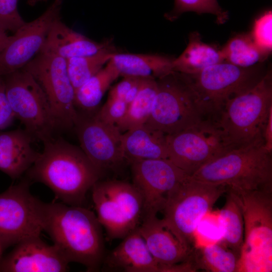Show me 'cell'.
Here are the masks:
<instances>
[{
    "label": "cell",
    "instance_id": "obj_1",
    "mask_svg": "<svg viewBox=\"0 0 272 272\" xmlns=\"http://www.w3.org/2000/svg\"><path fill=\"white\" fill-rule=\"evenodd\" d=\"M43 143L42 151L26 172L28 178L48 186L62 203L82 206L102 174L80 147L60 138Z\"/></svg>",
    "mask_w": 272,
    "mask_h": 272
},
{
    "label": "cell",
    "instance_id": "obj_2",
    "mask_svg": "<svg viewBox=\"0 0 272 272\" xmlns=\"http://www.w3.org/2000/svg\"><path fill=\"white\" fill-rule=\"evenodd\" d=\"M43 231L70 263L88 271L100 269L105 256L102 227L96 214L81 206L45 203Z\"/></svg>",
    "mask_w": 272,
    "mask_h": 272
},
{
    "label": "cell",
    "instance_id": "obj_3",
    "mask_svg": "<svg viewBox=\"0 0 272 272\" xmlns=\"http://www.w3.org/2000/svg\"><path fill=\"white\" fill-rule=\"evenodd\" d=\"M272 111V75L267 71L253 87L229 100L213 123L228 151L264 142Z\"/></svg>",
    "mask_w": 272,
    "mask_h": 272
},
{
    "label": "cell",
    "instance_id": "obj_4",
    "mask_svg": "<svg viewBox=\"0 0 272 272\" xmlns=\"http://www.w3.org/2000/svg\"><path fill=\"white\" fill-rule=\"evenodd\" d=\"M192 178L223 184L235 193L272 192V153L261 142L228 151L206 164Z\"/></svg>",
    "mask_w": 272,
    "mask_h": 272
},
{
    "label": "cell",
    "instance_id": "obj_5",
    "mask_svg": "<svg viewBox=\"0 0 272 272\" xmlns=\"http://www.w3.org/2000/svg\"><path fill=\"white\" fill-rule=\"evenodd\" d=\"M232 192L240 205L244 221L237 271L271 272L272 192Z\"/></svg>",
    "mask_w": 272,
    "mask_h": 272
},
{
    "label": "cell",
    "instance_id": "obj_6",
    "mask_svg": "<svg viewBox=\"0 0 272 272\" xmlns=\"http://www.w3.org/2000/svg\"><path fill=\"white\" fill-rule=\"evenodd\" d=\"M258 66L242 67L224 61L199 73L185 74L206 120L213 123L229 100L262 78L266 72Z\"/></svg>",
    "mask_w": 272,
    "mask_h": 272
},
{
    "label": "cell",
    "instance_id": "obj_7",
    "mask_svg": "<svg viewBox=\"0 0 272 272\" xmlns=\"http://www.w3.org/2000/svg\"><path fill=\"white\" fill-rule=\"evenodd\" d=\"M228 189L223 184L199 181L188 176L169 193L163 218L183 243L193 249L199 223Z\"/></svg>",
    "mask_w": 272,
    "mask_h": 272
},
{
    "label": "cell",
    "instance_id": "obj_8",
    "mask_svg": "<svg viewBox=\"0 0 272 272\" xmlns=\"http://www.w3.org/2000/svg\"><path fill=\"white\" fill-rule=\"evenodd\" d=\"M91 190L96 215L107 240L123 239L138 228L143 219V200L132 183L100 179Z\"/></svg>",
    "mask_w": 272,
    "mask_h": 272
},
{
    "label": "cell",
    "instance_id": "obj_9",
    "mask_svg": "<svg viewBox=\"0 0 272 272\" xmlns=\"http://www.w3.org/2000/svg\"><path fill=\"white\" fill-rule=\"evenodd\" d=\"M157 83V92L146 126L168 135L206 120L185 74L172 71Z\"/></svg>",
    "mask_w": 272,
    "mask_h": 272
},
{
    "label": "cell",
    "instance_id": "obj_10",
    "mask_svg": "<svg viewBox=\"0 0 272 272\" xmlns=\"http://www.w3.org/2000/svg\"><path fill=\"white\" fill-rule=\"evenodd\" d=\"M7 96L15 118L34 139L44 142L57 129L47 98L42 89L23 69L3 77Z\"/></svg>",
    "mask_w": 272,
    "mask_h": 272
},
{
    "label": "cell",
    "instance_id": "obj_11",
    "mask_svg": "<svg viewBox=\"0 0 272 272\" xmlns=\"http://www.w3.org/2000/svg\"><path fill=\"white\" fill-rule=\"evenodd\" d=\"M22 69L31 75L45 93L57 129L74 128L79 114L75 105V89L66 60L40 51Z\"/></svg>",
    "mask_w": 272,
    "mask_h": 272
},
{
    "label": "cell",
    "instance_id": "obj_12",
    "mask_svg": "<svg viewBox=\"0 0 272 272\" xmlns=\"http://www.w3.org/2000/svg\"><path fill=\"white\" fill-rule=\"evenodd\" d=\"M44 202L33 196L28 180L12 185L0 194V242L16 245L40 237L43 231Z\"/></svg>",
    "mask_w": 272,
    "mask_h": 272
},
{
    "label": "cell",
    "instance_id": "obj_13",
    "mask_svg": "<svg viewBox=\"0 0 272 272\" xmlns=\"http://www.w3.org/2000/svg\"><path fill=\"white\" fill-rule=\"evenodd\" d=\"M166 143L168 159L189 176L228 152L217 128L208 120L166 135Z\"/></svg>",
    "mask_w": 272,
    "mask_h": 272
},
{
    "label": "cell",
    "instance_id": "obj_14",
    "mask_svg": "<svg viewBox=\"0 0 272 272\" xmlns=\"http://www.w3.org/2000/svg\"><path fill=\"white\" fill-rule=\"evenodd\" d=\"M63 1L54 0L42 15L9 36L0 52V76L22 69L40 51L52 25L61 19Z\"/></svg>",
    "mask_w": 272,
    "mask_h": 272
},
{
    "label": "cell",
    "instance_id": "obj_15",
    "mask_svg": "<svg viewBox=\"0 0 272 272\" xmlns=\"http://www.w3.org/2000/svg\"><path fill=\"white\" fill-rule=\"evenodd\" d=\"M132 183L143 200L142 220L162 212L170 192L188 175L168 159H142L130 163Z\"/></svg>",
    "mask_w": 272,
    "mask_h": 272
},
{
    "label": "cell",
    "instance_id": "obj_16",
    "mask_svg": "<svg viewBox=\"0 0 272 272\" xmlns=\"http://www.w3.org/2000/svg\"><path fill=\"white\" fill-rule=\"evenodd\" d=\"M75 128L80 148L103 176L116 170L126 162L122 150V133L118 127L105 123L94 114L79 112Z\"/></svg>",
    "mask_w": 272,
    "mask_h": 272
},
{
    "label": "cell",
    "instance_id": "obj_17",
    "mask_svg": "<svg viewBox=\"0 0 272 272\" xmlns=\"http://www.w3.org/2000/svg\"><path fill=\"white\" fill-rule=\"evenodd\" d=\"M69 262L54 245L40 237L22 241L0 261V271L64 272L69 270Z\"/></svg>",
    "mask_w": 272,
    "mask_h": 272
},
{
    "label": "cell",
    "instance_id": "obj_18",
    "mask_svg": "<svg viewBox=\"0 0 272 272\" xmlns=\"http://www.w3.org/2000/svg\"><path fill=\"white\" fill-rule=\"evenodd\" d=\"M161 272H170L172 265L191 260L193 249L187 247L163 218H144L138 228Z\"/></svg>",
    "mask_w": 272,
    "mask_h": 272
},
{
    "label": "cell",
    "instance_id": "obj_19",
    "mask_svg": "<svg viewBox=\"0 0 272 272\" xmlns=\"http://www.w3.org/2000/svg\"><path fill=\"white\" fill-rule=\"evenodd\" d=\"M102 266L111 271L161 272V266L150 253L138 228L105 255Z\"/></svg>",
    "mask_w": 272,
    "mask_h": 272
},
{
    "label": "cell",
    "instance_id": "obj_20",
    "mask_svg": "<svg viewBox=\"0 0 272 272\" xmlns=\"http://www.w3.org/2000/svg\"><path fill=\"white\" fill-rule=\"evenodd\" d=\"M33 139L25 129L0 131V170L13 179L26 173L39 154L32 147Z\"/></svg>",
    "mask_w": 272,
    "mask_h": 272
},
{
    "label": "cell",
    "instance_id": "obj_21",
    "mask_svg": "<svg viewBox=\"0 0 272 272\" xmlns=\"http://www.w3.org/2000/svg\"><path fill=\"white\" fill-rule=\"evenodd\" d=\"M110 45L109 41L98 42L74 31L60 19L52 25L40 51L67 60L95 54Z\"/></svg>",
    "mask_w": 272,
    "mask_h": 272
},
{
    "label": "cell",
    "instance_id": "obj_22",
    "mask_svg": "<svg viewBox=\"0 0 272 272\" xmlns=\"http://www.w3.org/2000/svg\"><path fill=\"white\" fill-rule=\"evenodd\" d=\"M122 150L129 164L142 159H168L166 134L145 124L122 133Z\"/></svg>",
    "mask_w": 272,
    "mask_h": 272
},
{
    "label": "cell",
    "instance_id": "obj_23",
    "mask_svg": "<svg viewBox=\"0 0 272 272\" xmlns=\"http://www.w3.org/2000/svg\"><path fill=\"white\" fill-rule=\"evenodd\" d=\"M173 59L157 54L116 52L111 58L120 76L155 80L173 71Z\"/></svg>",
    "mask_w": 272,
    "mask_h": 272
},
{
    "label": "cell",
    "instance_id": "obj_24",
    "mask_svg": "<svg viewBox=\"0 0 272 272\" xmlns=\"http://www.w3.org/2000/svg\"><path fill=\"white\" fill-rule=\"evenodd\" d=\"M221 50L205 43L197 32L190 34L188 44L182 53L173 61V71L192 75L224 61Z\"/></svg>",
    "mask_w": 272,
    "mask_h": 272
},
{
    "label": "cell",
    "instance_id": "obj_25",
    "mask_svg": "<svg viewBox=\"0 0 272 272\" xmlns=\"http://www.w3.org/2000/svg\"><path fill=\"white\" fill-rule=\"evenodd\" d=\"M119 73L111 59L97 73L75 91V105L81 113L94 114L104 94Z\"/></svg>",
    "mask_w": 272,
    "mask_h": 272
},
{
    "label": "cell",
    "instance_id": "obj_26",
    "mask_svg": "<svg viewBox=\"0 0 272 272\" xmlns=\"http://www.w3.org/2000/svg\"><path fill=\"white\" fill-rule=\"evenodd\" d=\"M239 256L223 243H212L193 248L191 261L195 271L237 272Z\"/></svg>",
    "mask_w": 272,
    "mask_h": 272
},
{
    "label": "cell",
    "instance_id": "obj_27",
    "mask_svg": "<svg viewBox=\"0 0 272 272\" xmlns=\"http://www.w3.org/2000/svg\"><path fill=\"white\" fill-rule=\"evenodd\" d=\"M225 205L219 212L218 222L222 243L240 256L244 239V221L240 205L234 194L227 191Z\"/></svg>",
    "mask_w": 272,
    "mask_h": 272
},
{
    "label": "cell",
    "instance_id": "obj_28",
    "mask_svg": "<svg viewBox=\"0 0 272 272\" xmlns=\"http://www.w3.org/2000/svg\"><path fill=\"white\" fill-rule=\"evenodd\" d=\"M157 92V80L146 78L139 94L128 105L124 116L116 126L121 132L146 123L151 114Z\"/></svg>",
    "mask_w": 272,
    "mask_h": 272
},
{
    "label": "cell",
    "instance_id": "obj_29",
    "mask_svg": "<svg viewBox=\"0 0 272 272\" xmlns=\"http://www.w3.org/2000/svg\"><path fill=\"white\" fill-rule=\"evenodd\" d=\"M224 61L242 67H251L267 58L253 42L249 33L231 38L221 49Z\"/></svg>",
    "mask_w": 272,
    "mask_h": 272
},
{
    "label": "cell",
    "instance_id": "obj_30",
    "mask_svg": "<svg viewBox=\"0 0 272 272\" xmlns=\"http://www.w3.org/2000/svg\"><path fill=\"white\" fill-rule=\"evenodd\" d=\"M115 53L110 45L95 54L66 60L68 74L75 91L100 71Z\"/></svg>",
    "mask_w": 272,
    "mask_h": 272
},
{
    "label": "cell",
    "instance_id": "obj_31",
    "mask_svg": "<svg viewBox=\"0 0 272 272\" xmlns=\"http://www.w3.org/2000/svg\"><path fill=\"white\" fill-rule=\"evenodd\" d=\"M187 12L213 14L220 24L226 22L228 19V13L221 7L217 0H175L173 9L166 16L168 20L173 21Z\"/></svg>",
    "mask_w": 272,
    "mask_h": 272
},
{
    "label": "cell",
    "instance_id": "obj_32",
    "mask_svg": "<svg viewBox=\"0 0 272 272\" xmlns=\"http://www.w3.org/2000/svg\"><path fill=\"white\" fill-rule=\"evenodd\" d=\"M249 34L257 48L267 58L272 50V12H265L255 19Z\"/></svg>",
    "mask_w": 272,
    "mask_h": 272
},
{
    "label": "cell",
    "instance_id": "obj_33",
    "mask_svg": "<svg viewBox=\"0 0 272 272\" xmlns=\"http://www.w3.org/2000/svg\"><path fill=\"white\" fill-rule=\"evenodd\" d=\"M128 105L122 100L108 97L104 105L95 113L101 121L117 126L124 116Z\"/></svg>",
    "mask_w": 272,
    "mask_h": 272
},
{
    "label": "cell",
    "instance_id": "obj_34",
    "mask_svg": "<svg viewBox=\"0 0 272 272\" xmlns=\"http://www.w3.org/2000/svg\"><path fill=\"white\" fill-rule=\"evenodd\" d=\"M19 0H0V27L6 31L15 32L26 22L18 9Z\"/></svg>",
    "mask_w": 272,
    "mask_h": 272
},
{
    "label": "cell",
    "instance_id": "obj_35",
    "mask_svg": "<svg viewBox=\"0 0 272 272\" xmlns=\"http://www.w3.org/2000/svg\"><path fill=\"white\" fill-rule=\"evenodd\" d=\"M15 119L7 96L3 78L0 76V131L11 126Z\"/></svg>",
    "mask_w": 272,
    "mask_h": 272
},
{
    "label": "cell",
    "instance_id": "obj_36",
    "mask_svg": "<svg viewBox=\"0 0 272 272\" xmlns=\"http://www.w3.org/2000/svg\"><path fill=\"white\" fill-rule=\"evenodd\" d=\"M139 77L125 76L110 90L108 97L124 101L128 92Z\"/></svg>",
    "mask_w": 272,
    "mask_h": 272
},
{
    "label": "cell",
    "instance_id": "obj_37",
    "mask_svg": "<svg viewBox=\"0 0 272 272\" xmlns=\"http://www.w3.org/2000/svg\"><path fill=\"white\" fill-rule=\"evenodd\" d=\"M264 147L272 153V111L270 112L264 132Z\"/></svg>",
    "mask_w": 272,
    "mask_h": 272
},
{
    "label": "cell",
    "instance_id": "obj_38",
    "mask_svg": "<svg viewBox=\"0 0 272 272\" xmlns=\"http://www.w3.org/2000/svg\"><path fill=\"white\" fill-rule=\"evenodd\" d=\"M7 31L0 27V52L3 49L9 40V36Z\"/></svg>",
    "mask_w": 272,
    "mask_h": 272
},
{
    "label": "cell",
    "instance_id": "obj_39",
    "mask_svg": "<svg viewBox=\"0 0 272 272\" xmlns=\"http://www.w3.org/2000/svg\"><path fill=\"white\" fill-rule=\"evenodd\" d=\"M45 0H28V3L31 6H34L39 2Z\"/></svg>",
    "mask_w": 272,
    "mask_h": 272
},
{
    "label": "cell",
    "instance_id": "obj_40",
    "mask_svg": "<svg viewBox=\"0 0 272 272\" xmlns=\"http://www.w3.org/2000/svg\"><path fill=\"white\" fill-rule=\"evenodd\" d=\"M2 246H3V245H2V243H1V242H0V254H1V248H2Z\"/></svg>",
    "mask_w": 272,
    "mask_h": 272
}]
</instances>
